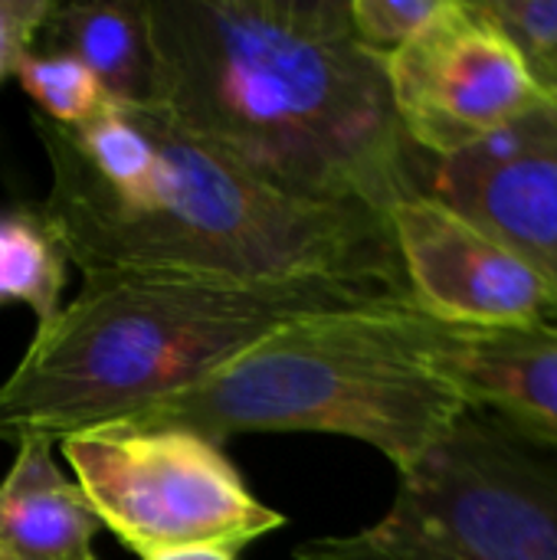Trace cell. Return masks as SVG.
I'll use <instances>...</instances> for the list:
<instances>
[{
	"mask_svg": "<svg viewBox=\"0 0 557 560\" xmlns=\"http://www.w3.org/2000/svg\"><path fill=\"white\" fill-rule=\"evenodd\" d=\"M33 131L49 164L43 210L82 276L197 269L414 302L387 213L289 197L158 105L112 102L82 128L33 112Z\"/></svg>",
	"mask_w": 557,
	"mask_h": 560,
	"instance_id": "6da1fadb",
	"label": "cell"
},
{
	"mask_svg": "<svg viewBox=\"0 0 557 560\" xmlns=\"http://www.w3.org/2000/svg\"><path fill=\"white\" fill-rule=\"evenodd\" d=\"M154 105L263 184L391 213L423 194L348 0H151Z\"/></svg>",
	"mask_w": 557,
	"mask_h": 560,
	"instance_id": "7a4b0ae2",
	"label": "cell"
},
{
	"mask_svg": "<svg viewBox=\"0 0 557 560\" xmlns=\"http://www.w3.org/2000/svg\"><path fill=\"white\" fill-rule=\"evenodd\" d=\"M33 331L0 384V440H62L177 397L286 322L391 302L328 282H246L197 269H108Z\"/></svg>",
	"mask_w": 557,
	"mask_h": 560,
	"instance_id": "3957f363",
	"label": "cell"
},
{
	"mask_svg": "<svg viewBox=\"0 0 557 560\" xmlns=\"http://www.w3.org/2000/svg\"><path fill=\"white\" fill-rule=\"evenodd\" d=\"M440 328L417 302L315 312L121 423L184 427L220 446L236 433H335L404 476L469 410L437 364Z\"/></svg>",
	"mask_w": 557,
	"mask_h": 560,
	"instance_id": "277c9868",
	"label": "cell"
},
{
	"mask_svg": "<svg viewBox=\"0 0 557 560\" xmlns=\"http://www.w3.org/2000/svg\"><path fill=\"white\" fill-rule=\"evenodd\" d=\"M295 560H557V463L466 410L401 476L384 518Z\"/></svg>",
	"mask_w": 557,
	"mask_h": 560,
	"instance_id": "5b68a950",
	"label": "cell"
},
{
	"mask_svg": "<svg viewBox=\"0 0 557 560\" xmlns=\"http://www.w3.org/2000/svg\"><path fill=\"white\" fill-rule=\"evenodd\" d=\"M56 446L102 528L141 560L197 545L243 551L286 528V515L250 492L223 446L194 430L115 423Z\"/></svg>",
	"mask_w": 557,
	"mask_h": 560,
	"instance_id": "8992f818",
	"label": "cell"
},
{
	"mask_svg": "<svg viewBox=\"0 0 557 560\" xmlns=\"http://www.w3.org/2000/svg\"><path fill=\"white\" fill-rule=\"evenodd\" d=\"M384 66L407 141L433 161L473 148L548 98L525 56L476 0H443Z\"/></svg>",
	"mask_w": 557,
	"mask_h": 560,
	"instance_id": "52a82bcc",
	"label": "cell"
},
{
	"mask_svg": "<svg viewBox=\"0 0 557 560\" xmlns=\"http://www.w3.org/2000/svg\"><path fill=\"white\" fill-rule=\"evenodd\" d=\"M387 217L410 295L437 322L466 328L557 322V285L440 200L417 194Z\"/></svg>",
	"mask_w": 557,
	"mask_h": 560,
	"instance_id": "ba28073f",
	"label": "cell"
},
{
	"mask_svg": "<svg viewBox=\"0 0 557 560\" xmlns=\"http://www.w3.org/2000/svg\"><path fill=\"white\" fill-rule=\"evenodd\" d=\"M423 194L557 285V98L453 158H427Z\"/></svg>",
	"mask_w": 557,
	"mask_h": 560,
	"instance_id": "9c48e42d",
	"label": "cell"
},
{
	"mask_svg": "<svg viewBox=\"0 0 557 560\" xmlns=\"http://www.w3.org/2000/svg\"><path fill=\"white\" fill-rule=\"evenodd\" d=\"M437 364L469 410L525 446L557 450V322L535 328L443 322Z\"/></svg>",
	"mask_w": 557,
	"mask_h": 560,
	"instance_id": "30bf717a",
	"label": "cell"
},
{
	"mask_svg": "<svg viewBox=\"0 0 557 560\" xmlns=\"http://www.w3.org/2000/svg\"><path fill=\"white\" fill-rule=\"evenodd\" d=\"M13 466L0 479V560H98L102 532L89 499L56 459L49 436H20Z\"/></svg>",
	"mask_w": 557,
	"mask_h": 560,
	"instance_id": "8fae6325",
	"label": "cell"
},
{
	"mask_svg": "<svg viewBox=\"0 0 557 560\" xmlns=\"http://www.w3.org/2000/svg\"><path fill=\"white\" fill-rule=\"evenodd\" d=\"M33 49L79 59L112 102L154 105L151 0L56 3Z\"/></svg>",
	"mask_w": 557,
	"mask_h": 560,
	"instance_id": "7c38bea8",
	"label": "cell"
},
{
	"mask_svg": "<svg viewBox=\"0 0 557 560\" xmlns=\"http://www.w3.org/2000/svg\"><path fill=\"white\" fill-rule=\"evenodd\" d=\"M69 256L43 203L0 210V305L20 302L49 325L62 308Z\"/></svg>",
	"mask_w": 557,
	"mask_h": 560,
	"instance_id": "4fadbf2b",
	"label": "cell"
},
{
	"mask_svg": "<svg viewBox=\"0 0 557 560\" xmlns=\"http://www.w3.org/2000/svg\"><path fill=\"white\" fill-rule=\"evenodd\" d=\"M13 79L36 102V115L62 128H82L112 105L102 82L66 52L30 49Z\"/></svg>",
	"mask_w": 557,
	"mask_h": 560,
	"instance_id": "5bb4252c",
	"label": "cell"
},
{
	"mask_svg": "<svg viewBox=\"0 0 557 560\" xmlns=\"http://www.w3.org/2000/svg\"><path fill=\"white\" fill-rule=\"evenodd\" d=\"M443 0H348L355 36L381 59L410 43L440 10Z\"/></svg>",
	"mask_w": 557,
	"mask_h": 560,
	"instance_id": "9a60e30c",
	"label": "cell"
},
{
	"mask_svg": "<svg viewBox=\"0 0 557 560\" xmlns=\"http://www.w3.org/2000/svg\"><path fill=\"white\" fill-rule=\"evenodd\" d=\"M479 13L492 20L509 43L535 69L557 59V0H476Z\"/></svg>",
	"mask_w": 557,
	"mask_h": 560,
	"instance_id": "2e32d148",
	"label": "cell"
},
{
	"mask_svg": "<svg viewBox=\"0 0 557 560\" xmlns=\"http://www.w3.org/2000/svg\"><path fill=\"white\" fill-rule=\"evenodd\" d=\"M56 0H0V82L13 79Z\"/></svg>",
	"mask_w": 557,
	"mask_h": 560,
	"instance_id": "e0dca14e",
	"label": "cell"
},
{
	"mask_svg": "<svg viewBox=\"0 0 557 560\" xmlns=\"http://www.w3.org/2000/svg\"><path fill=\"white\" fill-rule=\"evenodd\" d=\"M240 551L233 548H217V545H197V548H177L167 555H154L148 560H236Z\"/></svg>",
	"mask_w": 557,
	"mask_h": 560,
	"instance_id": "ac0fdd59",
	"label": "cell"
},
{
	"mask_svg": "<svg viewBox=\"0 0 557 560\" xmlns=\"http://www.w3.org/2000/svg\"><path fill=\"white\" fill-rule=\"evenodd\" d=\"M535 79H538V85L557 98V59L555 62H548V66H542V69H535Z\"/></svg>",
	"mask_w": 557,
	"mask_h": 560,
	"instance_id": "d6986e66",
	"label": "cell"
}]
</instances>
